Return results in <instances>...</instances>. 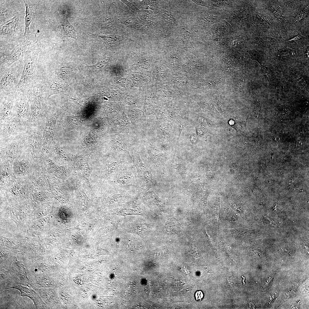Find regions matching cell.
<instances>
[{
    "mask_svg": "<svg viewBox=\"0 0 309 309\" xmlns=\"http://www.w3.org/2000/svg\"><path fill=\"white\" fill-rule=\"evenodd\" d=\"M195 296L197 300H201L202 299L203 297V294L201 291H199L196 292L195 293Z\"/></svg>",
    "mask_w": 309,
    "mask_h": 309,
    "instance_id": "25",
    "label": "cell"
},
{
    "mask_svg": "<svg viewBox=\"0 0 309 309\" xmlns=\"http://www.w3.org/2000/svg\"><path fill=\"white\" fill-rule=\"evenodd\" d=\"M159 87V93L164 101L169 104L177 97L182 95L168 83H162Z\"/></svg>",
    "mask_w": 309,
    "mask_h": 309,
    "instance_id": "14",
    "label": "cell"
},
{
    "mask_svg": "<svg viewBox=\"0 0 309 309\" xmlns=\"http://www.w3.org/2000/svg\"><path fill=\"white\" fill-rule=\"evenodd\" d=\"M125 4L127 5L129 7H130L131 9L135 10L136 11H138V9L135 6H134L133 4H132L131 3H130L129 2L127 1H123Z\"/></svg>",
    "mask_w": 309,
    "mask_h": 309,
    "instance_id": "26",
    "label": "cell"
},
{
    "mask_svg": "<svg viewBox=\"0 0 309 309\" xmlns=\"http://www.w3.org/2000/svg\"><path fill=\"white\" fill-rule=\"evenodd\" d=\"M274 15L278 21L281 23H285L286 20L280 7L278 5L272 7Z\"/></svg>",
    "mask_w": 309,
    "mask_h": 309,
    "instance_id": "19",
    "label": "cell"
},
{
    "mask_svg": "<svg viewBox=\"0 0 309 309\" xmlns=\"http://www.w3.org/2000/svg\"><path fill=\"white\" fill-rule=\"evenodd\" d=\"M26 8L25 12V28L24 35L28 34L29 32V25L32 21L33 16V5L29 1H24Z\"/></svg>",
    "mask_w": 309,
    "mask_h": 309,
    "instance_id": "16",
    "label": "cell"
},
{
    "mask_svg": "<svg viewBox=\"0 0 309 309\" xmlns=\"http://www.w3.org/2000/svg\"><path fill=\"white\" fill-rule=\"evenodd\" d=\"M16 19L13 18L11 20L4 24L1 27L2 32L3 33H7L13 31L16 26Z\"/></svg>",
    "mask_w": 309,
    "mask_h": 309,
    "instance_id": "20",
    "label": "cell"
},
{
    "mask_svg": "<svg viewBox=\"0 0 309 309\" xmlns=\"http://www.w3.org/2000/svg\"><path fill=\"white\" fill-rule=\"evenodd\" d=\"M60 114L59 111L54 112H51L49 110L48 111L43 131V147H47L54 142V137L56 130V120Z\"/></svg>",
    "mask_w": 309,
    "mask_h": 309,
    "instance_id": "8",
    "label": "cell"
},
{
    "mask_svg": "<svg viewBox=\"0 0 309 309\" xmlns=\"http://www.w3.org/2000/svg\"><path fill=\"white\" fill-rule=\"evenodd\" d=\"M16 92L0 96V123L13 116V104Z\"/></svg>",
    "mask_w": 309,
    "mask_h": 309,
    "instance_id": "12",
    "label": "cell"
},
{
    "mask_svg": "<svg viewBox=\"0 0 309 309\" xmlns=\"http://www.w3.org/2000/svg\"><path fill=\"white\" fill-rule=\"evenodd\" d=\"M23 69L20 68L1 65L0 67V96L15 92Z\"/></svg>",
    "mask_w": 309,
    "mask_h": 309,
    "instance_id": "3",
    "label": "cell"
},
{
    "mask_svg": "<svg viewBox=\"0 0 309 309\" xmlns=\"http://www.w3.org/2000/svg\"><path fill=\"white\" fill-rule=\"evenodd\" d=\"M153 70L152 74L154 80L162 83L168 82L172 72L163 64L157 65Z\"/></svg>",
    "mask_w": 309,
    "mask_h": 309,
    "instance_id": "15",
    "label": "cell"
},
{
    "mask_svg": "<svg viewBox=\"0 0 309 309\" xmlns=\"http://www.w3.org/2000/svg\"><path fill=\"white\" fill-rule=\"evenodd\" d=\"M38 45L35 43L27 50L23 58L24 67L17 90H26L37 82L40 77L37 73V62L39 53Z\"/></svg>",
    "mask_w": 309,
    "mask_h": 309,
    "instance_id": "2",
    "label": "cell"
},
{
    "mask_svg": "<svg viewBox=\"0 0 309 309\" xmlns=\"http://www.w3.org/2000/svg\"><path fill=\"white\" fill-rule=\"evenodd\" d=\"M180 92L182 96H187L194 91L196 77L181 71L172 72L167 83Z\"/></svg>",
    "mask_w": 309,
    "mask_h": 309,
    "instance_id": "5",
    "label": "cell"
},
{
    "mask_svg": "<svg viewBox=\"0 0 309 309\" xmlns=\"http://www.w3.org/2000/svg\"><path fill=\"white\" fill-rule=\"evenodd\" d=\"M26 91L31 105L30 126L44 129L49 110L47 98L44 94L39 81Z\"/></svg>",
    "mask_w": 309,
    "mask_h": 309,
    "instance_id": "1",
    "label": "cell"
},
{
    "mask_svg": "<svg viewBox=\"0 0 309 309\" xmlns=\"http://www.w3.org/2000/svg\"><path fill=\"white\" fill-rule=\"evenodd\" d=\"M39 82L45 96L47 98L53 95L62 92L64 88L60 83L53 78H49L43 76L40 77Z\"/></svg>",
    "mask_w": 309,
    "mask_h": 309,
    "instance_id": "13",
    "label": "cell"
},
{
    "mask_svg": "<svg viewBox=\"0 0 309 309\" xmlns=\"http://www.w3.org/2000/svg\"><path fill=\"white\" fill-rule=\"evenodd\" d=\"M13 116L29 122L31 105L26 90H17L13 104Z\"/></svg>",
    "mask_w": 309,
    "mask_h": 309,
    "instance_id": "6",
    "label": "cell"
},
{
    "mask_svg": "<svg viewBox=\"0 0 309 309\" xmlns=\"http://www.w3.org/2000/svg\"><path fill=\"white\" fill-rule=\"evenodd\" d=\"M260 44L265 46H269L276 44V41L272 38L264 37L260 39Z\"/></svg>",
    "mask_w": 309,
    "mask_h": 309,
    "instance_id": "21",
    "label": "cell"
},
{
    "mask_svg": "<svg viewBox=\"0 0 309 309\" xmlns=\"http://www.w3.org/2000/svg\"><path fill=\"white\" fill-rule=\"evenodd\" d=\"M308 13V7L307 6L296 16L295 20L297 21H300L302 19L305 18Z\"/></svg>",
    "mask_w": 309,
    "mask_h": 309,
    "instance_id": "22",
    "label": "cell"
},
{
    "mask_svg": "<svg viewBox=\"0 0 309 309\" xmlns=\"http://www.w3.org/2000/svg\"><path fill=\"white\" fill-rule=\"evenodd\" d=\"M63 24L65 34L69 37L77 39L76 30L68 20L66 19L63 22Z\"/></svg>",
    "mask_w": 309,
    "mask_h": 309,
    "instance_id": "18",
    "label": "cell"
},
{
    "mask_svg": "<svg viewBox=\"0 0 309 309\" xmlns=\"http://www.w3.org/2000/svg\"><path fill=\"white\" fill-rule=\"evenodd\" d=\"M44 129L30 126L25 134L27 148L33 150L43 146Z\"/></svg>",
    "mask_w": 309,
    "mask_h": 309,
    "instance_id": "10",
    "label": "cell"
},
{
    "mask_svg": "<svg viewBox=\"0 0 309 309\" xmlns=\"http://www.w3.org/2000/svg\"><path fill=\"white\" fill-rule=\"evenodd\" d=\"M30 126L29 122L15 116L0 123V142L25 135Z\"/></svg>",
    "mask_w": 309,
    "mask_h": 309,
    "instance_id": "4",
    "label": "cell"
},
{
    "mask_svg": "<svg viewBox=\"0 0 309 309\" xmlns=\"http://www.w3.org/2000/svg\"><path fill=\"white\" fill-rule=\"evenodd\" d=\"M302 38V36L301 35H298L293 38L290 39L286 41H287L289 43H290L292 44H294V43H298L299 41L301 40Z\"/></svg>",
    "mask_w": 309,
    "mask_h": 309,
    "instance_id": "24",
    "label": "cell"
},
{
    "mask_svg": "<svg viewBox=\"0 0 309 309\" xmlns=\"http://www.w3.org/2000/svg\"><path fill=\"white\" fill-rule=\"evenodd\" d=\"M136 169L135 166L132 165L117 172L116 175V186H133L138 189V173Z\"/></svg>",
    "mask_w": 309,
    "mask_h": 309,
    "instance_id": "7",
    "label": "cell"
},
{
    "mask_svg": "<svg viewBox=\"0 0 309 309\" xmlns=\"http://www.w3.org/2000/svg\"><path fill=\"white\" fill-rule=\"evenodd\" d=\"M261 15V21L264 25L269 26L272 25V20L269 16L264 13Z\"/></svg>",
    "mask_w": 309,
    "mask_h": 309,
    "instance_id": "23",
    "label": "cell"
},
{
    "mask_svg": "<svg viewBox=\"0 0 309 309\" xmlns=\"http://www.w3.org/2000/svg\"><path fill=\"white\" fill-rule=\"evenodd\" d=\"M185 54L178 49L168 50L164 55L163 64L172 72L181 71Z\"/></svg>",
    "mask_w": 309,
    "mask_h": 309,
    "instance_id": "9",
    "label": "cell"
},
{
    "mask_svg": "<svg viewBox=\"0 0 309 309\" xmlns=\"http://www.w3.org/2000/svg\"><path fill=\"white\" fill-rule=\"evenodd\" d=\"M15 288L20 291L21 293V296H26L29 297L35 303L40 302L38 301L40 300L37 299L38 296L37 295V294L34 293V292H33L29 289L20 286H16Z\"/></svg>",
    "mask_w": 309,
    "mask_h": 309,
    "instance_id": "17",
    "label": "cell"
},
{
    "mask_svg": "<svg viewBox=\"0 0 309 309\" xmlns=\"http://www.w3.org/2000/svg\"><path fill=\"white\" fill-rule=\"evenodd\" d=\"M27 45L26 43H21L17 45L10 52L3 54L1 58V65L9 66L17 61L21 63L27 50Z\"/></svg>",
    "mask_w": 309,
    "mask_h": 309,
    "instance_id": "11",
    "label": "cell"
}]
</instances>
